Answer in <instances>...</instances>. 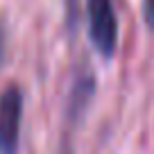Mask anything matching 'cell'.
Masks as SVG:
<instances>
[{"instance_id":"obj_2","label":"cell","mask_w":154,"mask_h":154,"mask_svg":"<svg viewBox=\"0 0 154 154\" xmlns=\"http://www.w3.org/2000/svg\"><path fill=\"white\" fill-rule=\"evenodd\" d=\"M23 95L18 86H7L0 95V154H16L20 138Z\"/></svg>"},{"instance_id":"obj_1","label":"cell","mask_w":154,"mask_h":154,"mask_svg":"<svg viewBox=\"0 0 154 154\" xmlns=\"http://www.w3.org/2000/svg\"><path fill=\"white\" fill-rule=\"evenodd\" d=\"M88 36L102 57H111L118 45V18L111 0H86Z\"/></svg>"},{"instance_id":"obj_3","label":"cell","mask_w":154,"mask_h":154,"mask_svg":"<svg viewBox=\"0 0 154 154\" xmlns=\"http://www.w3.org/2000/svg\"><path fill=\"white\" fill-rule=\"evenodd\" d=\"M5 48H7V27H5V20L0 18V66L5 61Z\"/></svg>"},{"instance_id":"obj_4","label":"cell","mask_w":154,"mask_h":154,"mask_svg":"<svg viewBox=\"0 0 154 154\" xmlns=\"http://www.w3.org/2000/svg\"><path fill=\"white\" fill-rule=\"evenodd\" d=\"M145 14H147L149 23L154 25V0H145Z\"/></svg>"}]
</instances>
